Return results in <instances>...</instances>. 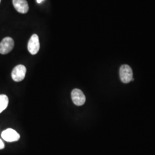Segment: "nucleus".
I'll return each mask as SVG.
<instances>
[{
    "instance_id": "nucleus-8",
    "label": "nucleus",
    "mask_w": 155,
    "mask_h": 155,
    "mask_svg": "<svg viewBox=\"0 0 155 155\" xmlns=\"http://www.w3.org/2000/svg\"><path fill=\"white\" fill-rule=\"evenodd\" d=\"M9 104L8 97L4 94L0 95V113L7 108Z\"/></svg>"
},
{
    "instance_id": "nucleus-1",
    "label": "nucleus",
    "mask_w": 155,
    "mask_h": 155,
    "mask_svg": "<svg viewBox=\"0 0 155 155\" xmlns=\"http://www.w3.org/2000/svg\"><path fill=\"white\" fill-rule=\"evenodd\" d=\"M120 77L123 83H129L133 79V71L130 67L124 64L120 69Z\"/></svg>"
},
{
    "instance_id": "nucleus-10",
    "label": "nucleus",
    "mask_w": 155,
    "mask_h": 155,
    "mask_svg": "<svg viewBox=\"0 0 155 155\" xmlns=\"http://www.w3.org/2000/svg\"><path fill=\"white\" fill-rule=\"evenodd\" d=\"M44 0H36V1H37V2L38 3H39V4H40V3H41L42 1H43Z\"/></svg>"
},
{
    "instance_id": "nucleus-6",
    "label": "nucleus",
    "mask_w": 155,
    "mask_h": 155,
    "mask_svg": "<svg viewBox=\"0 0 155 155\" xmlns=\"http://www.w3.org/2000/svg\"><path fill=\"white\" fill-rule=\"evenodd\" d=\"M71 98L75 105H83L86 102V97L82 90L78 89H74L71 93Z\"/></svg>"
},
{
    "instance_id": "nucleus-4",
    "label": "nucleus",
    "mask_w": 155,
    "mask_h": 155,
    "mask_svg": "<svg viewBox=\"0 0 155 155\" xmlns=\"http://www.w3.org/2000/svg\"><path fill=\"white\" fill-rule=\"evenodd\" d=\"M1 137L7 142H15L18 141L20 136L14 129L9 128L4 130L1 133Z\"/></svg>"
},
{
    "instance_id": "nucleus-5",
    "label": "nucleus",
    "mask_w": 155,
    "mask_h": 155,
    "mask_svg": "<svg viewBox=\"0 0 155 155\" xmlns=\"http://www.w3.org/2000/svg\"><path fill=\"white\" fill-rule=\"evenodd\" d=\"M40 49L39 37L36 34L33 35L29 39L28 43V51L32 55H36Z\"/></svg>"
},
{
    "instance_id": "nucleus-11",
    "label": "nucleus",
    "mask_w": 155,
    "mask_h": 155,
    "mask_svg": "<svg viewBox=\"0 0 155 155\" xmlns=\"http://www.w3.org/2000/svg\"><path fill=\"white\" fill-rule=\"evenodd\" d=\"M1 0H0V2H1Z\"/></svg>"
},
{
    "instance_id": "nucleus-9",
    "label": "nucleus",
    "mask_w": 155,
    "mask_h": 155,
    "mask_svg": "<svg viewBox=\"0 0 155 155\" xmlns=\"http://www.w3.org/2000/svg\"><path fill=\"white\" fill-rule=\"evenodd\" d=\"M5 147V145L4 142L2 141V140L1 139H0V150H2L4 149Z\"/></svg>"
},
{
    "instance_id": "nucleus-7",
    "label": "nucleus",
    "mask_w": 155,
    "mask_h": 155,
    "mask_svg": "<svg viewBox=\"0 0 155 155\" xmlns=\"http://www.w3.org/2000/svg\"><path fill=\"white\" fill-rule=\"evenodd\" d=\"M13 4L15 9L20 13L25 14L28 12L29 6L26 0H13Z\"/></svg>"
},
{
    "instance_id": "nucleus-3",
    "label": "nucleus",
    "mask_w": 155,
    "mask_h": 155,
    "mask_svg": "<svg viewBox=\"0 0 155 155\" xmlns=\"http://www.w3.org/2000/svg\"><path fill=\"white\" fill-rule=\"evenodd\" d=\"M14 40L10 37H6L0 43V54L5 55L10 52L14 47Z\"/></svg>"
},
{
    "instance_id": "nucleus-2",
    "label": "nucleus",
    "mask_w": 155,
    "mask_h": 155,
    "mask_svg": "<svg viewBox=\"0 0 155 155\" xmlns=\"http://www.w3.org/2000/svg\"><path fill=\"white\" fill-rule=\"evenodd\" d=\"M27 72L26 67L22 64L15 67L12 72V78L15 82H21L25 77Z\"/></svg>"
}]
</instances>
